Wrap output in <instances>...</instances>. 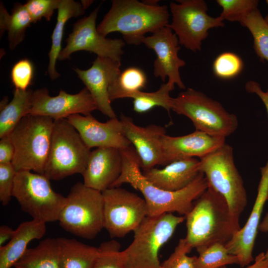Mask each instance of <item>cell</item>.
<instances>
[{
    "label": "cell",
    "instance_id": "6da1fadb",
    "mask_svg": "<svg viewBox=\"0 0 268 268\" xmlns=\"http://www.w3.org/2000/svg\"><path fill=\"white\" fill-rule=\"evenodd\" d=\"M123 157L122 173L111 188L124 183L139 191L145 201L147 216L177 212L186 216L193 209L194 202L207 189L208 184L204 174L200 172L187 187L177 191L157 188L147 180L141 171L139 158L134 147L121 150Z\"/></svg>",
    "mask_w": 268,
    "mask_h": 268
},
{
    "label": "cell",
    "instance_id": "7a4b0ae2",
    "mask_svg": "<svg viewBox=\"0 0 268 268\" xmlns=\"http://www.w3.org/2000/svg\"><path fill=\"white\" fill-rule=\"evenodd\" d=\"M187 243L193 249L215 243L225 246L241 227L225 199L208 186L185 216Z\"/></svg>",
    "mask_w": 268,
    "mask_h": 268
},
{
    "label": "cell",
    "instance_id": "3957f363",
    "mask_svg": "<svg viewBox=\"0 0 268 268\" xmlns=\"http://www.w3.org/2000/svg\"><path fill=\"white\" fill-rule=\"evenodd\" d=\"M165 5L151 4L137 0H113L108 12L97 27L104 36L121 33L128 44L139 45L145 34H152L169 24Z\"/></svg>",
    "mask_w": 268,
    "mask_h": 268
},
{
    "label": "cell",
    "instance_id": "277c9868",
    "mask_svg": "<svg viewBox=\"0 0 268 268\" xmlns=\"http://www.w3.org/2000/svg\"><path fill=\"white\" fill-rule=\"evenodd\" d=\"M185 220V216L172 213L146 216L134 231L132 242L121 252L125 268H164L159 260V251Z\"/></svg>",
    "mask_w": 268,
    "mask_h": 268
},
{
    "label": "cell",
    "instance_id": "5b68a950",
    "mask_svg": "<svg viewBox=\"0 0 268 268\" xmlns=\"http://www.w3.org/2000/svg\"><path fill=\"white\" fill-rule=\"evenodd\" d=\"M54 122L50 117L28 114L9 134L15 148L11 163L17 172L44 174Z\"/></svg>",
    "mask_w": 268,
    "mask_h": 268
},
{
    "label": "cell",
    "instance_id": "8992f818",
    "mask_svg": "<svg viewBox=\"0 0 268 268\" xmlns=\"http://www.w3.org/2000/svg\"><path fill=\"white\" fill-rule=\"evenodd\" d=\"M171 110L190 119L196 130L213 137L225 138L238 126L235 114L227 111L217 101L191 88L171 98Z\"/></svg>",
    "mask_w": 268,
    "mask_h": 268
},
{
    "label": "cell",
    "instance_id": "52a82bcc",
    "mask_svg": "<svg viewBox=\"0 0 268 268\" xmlns=\"http://www.w3.org/2000/svg\"><path fill=\"white\" fill-rule=\"evenodd\" d=\"M91 151L67 119L55 120L44 174L56 181L82 175Z\"/></svg>",
    "mask_w": 268,
    "mask_h": 268
},
{
    "label": "cell",
    "instance_id": "ba28073f",
    "mask_svg": "<svg viewBox=\"0 0 268 268\" xmlns=\"http://www.w3.org/2000/svg\"><path fill=\"white\" fill-rule=\"evenodd\" d=\"M66 198L58 220L61 227L84 239L95 238L104 228L102 192L77 182Z\"/></svg>",
    "mask_w": 268,
    "mask_h": 268
},
{
    "label": "cell",
    "instance_id": "9c48e42d",
    "mask_svg": "<svg viewBox=\"0 0 268 268\" xmlns=\"http://www.w3.org/2000/svg\"><path fill=\"white\" fill-rule=\"evenodd\" d=\"M50 180L44 174L19 171L12 192L22 210L45 223L59 220L67 200L53 190Z\"/></svg>",
    "mask_w": 268,
    "mask_h": 268
},
{
    "label": "cell",
    "instance_id": "30bf717a",
    "mask_svg": "<svg viewBox=\"0 0 268 268\" xmlns=\"http://www.w3.org/2000/svg\"><path fill=\"white\" fill-rule=\"evenodd\" d=\"M200 163L208 186L225 199L232 214L240 217L247 206V195L235 164L233 148L225 143L200 159Z\"/></svg>",
    "mask_w": 268,
    "mask_h": 268
},
{
    "label": "cell",
    "instance_id": "8fae6325",
    "mask_svg": "<svg viewBox=\"0 0 268 268\" xmlns=\"http://www.w3.org/2000/svg\"><path fill=\"white\" fill-rule=\"evenodd\" d=\"M177 1L170 3L172 18L167 26L174 32L181 46L194 52L201 51L202 42L206 38L208 30L223 27L224 20L219 16L209 15L203 0Z\"/></svg>",
    "mask_w": 268,
    "mask_h": 268
},
{
    "label": "cell",
    "instance_id": "7c38bea8",
    "mask_svg": "<svg viewBox=\"0 0 268 268\" xmlns=\"http://www.w3.org/2000/svg\"><path fill=\"white\" fill-rule=\"evenodd\" d=\"M104 200V228L111 238H123L138 227L147 216L143 198L119 187L102 192Z\"/></svg>",
    "mask_w": 268,
    "mask_h": 268
},
{
    "label": "cell",
    "instance_id": "4fadbf2b",
    "mask_svg": "<svg viewBox=\"0 0 268 268\" xmlns=\"http://www.w3.org/2000/svg\"><path fill=\"white\" fill-rule=\"evenodd\" d=\"M99 7L73 24L72 32L66 39L67 45L62 50L58 60L68 59L72 53L85 51L95 54L97 57L121 61L125 46L124 41L107 38L97 30L96 21Z\"/></svg>",
    "mask_w": 268,
    "mask_h": 268
},
{
    "label": "cell",
    "instance_id": "5bb4252c",
    "mask_svg": "<svg viewBox=\"0 0 268 268\" xmlns=\"http://www.w3.org/2000/svg\"><path fill=\"white\" fill-rule=\"evenodd\" d=\"M95 110V101L86 87L74 94L61 90L56 96H50L47 88H42L33 91L29 114L50 117L55 121L75 114L87 115Z\"/></svg>",
    "mask_w": 268,
    "mask_h": 268
},
{
    "label": "cell",
    "instance_id": "9a60e30c",
    "mask_svg": "<svg viewBox=\"0 0 268 268\" xmlns=\"http://www.w3.org/2000/svg\"><path fill=\"white\" fill-rule=\"evenodd\" d=\"M148 48L152 50L156 55L153 63V74L164 82L168 77V82L180 89L186 87L181 78L179 69L186 62L178 56L181 48L178 39L171 29L167 26L161 28L142 40Z\"/></svg>",
    "mask_w": 268,
    "mask_h": 268
},
{
    "label": "cell",
    "instance_id": "2e32d148",
    "mask_svg": "<svg viewBox=\"0 0 268 268\" xmlns=\"http://www.w3.org/2000/svg\"><path fill=\"white\" fill-rule=\"evenodd\" d=\"M121 61L97 57L88 69L73 68L92 96L97 110L110 119L116 116L111 105L108 89L121 73Z\"/></svg>",
    "mask_w": 268,
    "mask_h": 268
},
{
    "label": "cell",
    "instance_id": "e0dca14e",
    "mask_svg": "<svg viewBox=\"0 0 268 268\" xmlns=\"http://www.w3.org/2000/svg\"><path fill=\"white\" fill-rule=\"evenodd\" d=\"M67 119L90 149L112 147L123 150L132 146L124 134L120 120L117 117L104 123L99 122L91 114L72 115Z\"/></svg>",
    "mask_w": 268,
    "mask_h": 268
},
{
    "label": "cell",
    "instance_id": "ac0fdd59",
    "mask_svg": "<svg viewBox=\"0 0 268 268\" xmlns=\"http://www.w3.org/2000/svg\"><path fill=\"white\" fill-rule=\"evenodd\" d=\"M260 170L261 177L257 195L249 218L225 246L230 254L238 258L241 267L248 266L254 260L252 253L258 227L264 205L268 199V160Z\"/></svg>",
    "mask_w": 268,
    "mask_h": 268
},
{
    "label": "cell",
    "instance_id": "d6986e66",
    "mask_svg": "<svg viewBox=\"0 0 268 268\" xmlns=\"http://www.w3.org/2000/svg\"><path fill=\"white\" fill-rule=\"evenodd\" d=\"M124 134L134 148L140 160V168L145 171L163 164L161 137L166 134L160 126L140 127L124 115L121 116Z\"/></svg>",
    "mask_w": 268,
    "mask_h": 268
},
{
    "label": "cell",
    "instance_id": "ffe728a7",
    "mask_svg": "<svg viewBox=\"0 0 268 268\" xmlns=\"http://www.w3.org/2000/svg\"><path fill=\"white\" fill-rule=\"evenodd\" d=\"M161 140L163 165L185 158L201 159L226 143L225 138L213 137L197 130L182 136H172L165 134Z\"/></svg>",
    "mask_w": 268,
    "mask_h": 268
},
{
    "label": "cell",
    "instance_id": "44dd1931",
    "mask_svg": "<svg viewBox=\"0 0 268 268\" xmlns=\"http://www.w3.org/2000/svg\"><path fill=\"white\" fill-rule=\"evenodd\" d=\"M123 168L120 149L98 147L91 151L82 175L85 186L102 192L111 188L120 177Z\"/></svg>",
    "mask_w": 268,
    "mask_h": 268
},
{
    "label": "cell",
    "instance_id": "7402d4cb",
    "mask_svg": "<svg viewBox=\"0 0 268 268\" xmlns=\"http://www.w3.org/2000/svg\"><path fill=\"white\" fill-rule=\"evenodd\" d=\"M200 160L188 158L173 161L162 169L152 168L142 174L151 184L161 189L177 191L189 185L201 172Z\"/></svg>",
    "mask_w": 268,
    "mask_h": 268
},
{
    "label": "cell",
    "instance_id": "603a6c76",
    "mask_svg": "<svg viewBox=\"0 0 268 268\" xmlns=\"http://www.w3.org/2000/svg\"><path fill=\"white\" fill-rule=\"evenodd\" d=\"M46 232V223L34 219L21 223L9 241L0 246V268H10L27 249L29 243L43 237Z\"/></svg>",
    "mask_w": 268,
    "mask_h": 268
},
{
    "label": "cell",
    "instance_id": "cb8c5ba5",
    "mask_svg": "<svg viewBox=\"0 0 268 268\" xmlns=\"http://www.w3.org/2000/svg\"><path fill=\"white\" fill-rule=\"evenodd\" d=\"M86 7L82 2L73 0H61L58 9L57 22L52 35V45L48 53L49 65L47 72L52 80L58 78L60 74L56 70V62L62 51V42L65 26L71 18L84 13Z\"/></svg>",
    "mask_w": 268,
    "mask_h": 268
},
{
    "label": "cell",
    "instance_id": "d4e9b609",
    "mask_svg": "<svg viewBox=\"0 0 268 268\" xmlns=\"http://www.w3.org/2000/svg\"><path fill=\"white\" fill-rule=\"evenodd\" d=\"M60 250V268H93L98 248L76 239L57 238Z\"/></svg>",
    "mask_w": 268,
    "mask_h": 268
},
{
    "label": "cell",
    "instance_id": "484cf974",
    "mask_svg": "<svg viewBox=\"0 0 268 268\" xmlns=\"http://www.w3.org/2000/svg\"><path fill=\"white\" fill-rule=\"evenodd\" d=\"M13 267L15 268H60V250L57 238H47L35 247L27 248Z\"/></svg>",
    "mask_w": 268,
    "mask_h": 268
},
{
    "label": "cell",
    "instance_id": "4316f807",
    "mask_svg": "<svg viewBox=\"0 0 268 268\" xmlns=\"http://www.w3.org/2000/svg\"><path fill=\"white\" fill-rule=\"evenodd\" d=\"M33 91L15 89L10 102L0 107V138L9 134L22 118L29 114Z\"/></svg>",
    "mask_w": 268,
    "mask_h": 268
},
{
    "label": "cell",
    "instance_id": "83f0119b",
    "mask_svg": "<svg viewBox=\"0 0 268 268\" xmlns=\"http://www.w3.org/2000/svg\"><path fill=\"white\" fill-rule=\"evenodd\" d=\"M0 34L4 31L8 33L9 47L13 50L23 41L26 30L32 21L24 4L16 3L9 14L3 5L0 4Z\"/></svg>",
    "mask_w": 268,
    "mask_h": 268
},
{
    "label": "cell",
    "instance_id": "f1b7e54d",
    "mask_svg": "<svg viewBox=\"0 0 268 268\" xmlns=\"http://www.w3.org/2000/svg\"><path fill=\"white\" fill-rule=\"evenodd\" d=\"M147 76L141 68L129 67L121 72L109 86L108 93L112 102L118 99L131 98L146 87Z\"/></svg>",
    "mask_w": 268,
    "mask_h": 268
},
{
    "label": "cell",
    "instance_id": "f546056e",
    "mask_svg": "<svg viewBox=\"0 0 268 268\" xmlns=\"http://www.w3.org/2000/svg\"><path fill=\"white\" fill-rule=\"evenodd\" d=\"M248 29L254 40V48L257 56L268 62V24L257 8L249 14L240 23Z\"/></svg>",
    "mask_w": 268,
    "mask_h": 268
},
{
    "label": "cell",
    "instance_id": "4dcf8cb0",
    "mask_svg": "<svg viewBox=\"0 0 268 268\" xmlns=\"http://www.w3.org/2000/svg\"><path fill=\"white\" fill-rule=\"evenodd\" d=\"M175 88V85L167 82L160 85L156 91L137 92L133 97V109L138 113H146L155 107H161L168 113L171 110L170 93Z\"/></svg>",
    "mask_w": 268,
    "mask_h": 268
},
{
    "label": "cell",
    "instance_id": "1f68e13d",
    "mask_svg": "<svg viewBox=\"0 0 268 268\" xmlns=\"http://www.w3.org/2000/svg\"><path fill=\"white\" fill-rule=\"evenodd\" d=\"M196 250L199 255L195 261L196 268H221L227 265H239L238 258L230 254L225 246L220 243Z\"/></svg>",
    "mask_w": 268,
    "mask_h": 268
},
{
    "label": "cell",
    "instance_id": "d6a6232c",
    "mask_svg": "<svg viewBox=\"0 0 268 268\" xmlns=\"http://www.w3.org/2000/svg\"><path fill=\"white\" fill-rule=\"evenodd\" d=\"M222 9L219 16L223 20L240 23L245 17L258 8L257 0H217Z\"/></svg>",
    "mask_w": 268,
    "mask_h": 268
},
{
    "label": "cell",
    "instance_id": "836d02e7",
    "mask_svg": "<svg viewBox=\"0 0 268 268\" xmlns=\"http://www.w3.org/2000/svg\"><path fill=\"white\" fill-rule=\"evenodd\" d=\"M93 268H125L120 251L121 245L112 239L102 242Z\"/></svg>",
    "mask_w": 268,
    "mask_h": 268
},
{
    "label": "cell",
    "instance_id": "e575fe53",
    "mask_svg": "<svg viewBox=\"0 0 268 268\" xmlns=\"http://www.w3.org/2000/svg\"><path fill=\"white\" fill-rule=\"evenodd\" d=\"M243 63L235 53L224 52L215 59L213 64L214 74L222 79H230L238 75L242 70Z\"/></svg>",
    "mask_w": 268,
    "mask_h": 268
},
{
    "label": "cell",
    "instance_id": "d590c367",
    "mask_svg": "<svg viewBox=\"0 0 268 268\" xmlns=\"http://www.w3.org/2000/svg\"><path fill=\"white\" fill-rule=\"evenodd\" d=\"M192 249L185 238L180 239L174 252L161 264L162 266L164 268H196L197 257L187 255Z\"/></svg>",
    "mask_w": 268,
    "mask_h": 268
},
{
    "label": "cell",
    "instance_id": "8d00e7d4",
    "mask_svg": "<svg viewBox=\"0 0 268 268\" xmlns=\"http://www.w3.org/2000/svg\"><path fill=\"white\" fill-rule=\"evenodd\" d=\"M34 72L33 64L29 60L23 59L17 62L12 67L10 72L11 80L15 89H28L32 82Z\"/></svg>",
    "mask_w": 268,
    "mask_h": 268
},
{
    "label": "cell",
    "instance_id": "74e56055",
    "mask_svg": "<svg viewBox=\"0 0 268 268\" xmlns=\"http://www.w3.org/2000/svg\"><path fill=\"white\" fill-rule=\"evenodd\" d=\"M61 0H29L24 4L32 21L35 23L42 18L50 20L56 9H58Z\"/></svg>",
    "mask_w": 268,
    "mask_h": 268
},
{
    "label": "cell",
    "instance_id": "f35d334b",
    "mask_svg": "<svg viewBox=\"0 0 268 268\" xmlns=\"http://www.w3.org/2000/svg\"><path fill=\"white\" fill-rule=\"evenodd\" d=\"M16 173L11 163L0 164V201L4 206L8 204L13 197Z\"/></svg>",
    "mask_w": 268,
    "mask_h": 268
},
{
    "label": "cell",
    "instance_id": "ab89813d",
    "mask_svg": "<svg viewBox=\"0 0 268 268\" xmlns=\"http://www.w3.org/2000/svg\"><path fill=\"white\" fill-rule=\"evenodd\" d=\"M14 153V146L10 134L0 138V164L11 163Z\"/></svg>",
    "mask_w": 268,
    "mask_h": 268
},
{
    "label": "cell",
    "instance_id": "60d3db41",
    "mask_svg": "<svg viewBox=\"0 0 268 268\" xmlns=\"http://www.w3.org/2000/svg\"><path fill=\"white\" fill-rule=\"evenodd\" d=\"M245 87L248 93L255 94L259 97L265 105L268 115V85L267 91H264L259 83L254 80H250L246 83Z\"/></svg>",
    "mask_w": 268,
    "mask_h": 268
},
{
    "label": "cell",
    "instance_id": "b9f144b4",
    "mask_svg": "<svg viewBox=\"0 0 268 268\" xmlns=\"http://www.w3.org/2000/svg\"><path fill=\"white\" fill-rule=\"evenodd\" d=\"M15 230L7 225H2L0 227V246L8 240H10L13 237Z\"/></svg>",
    "mask_w": 268,
    "mask_h": 268
},
{
    "label": "cell",
    "instance_id": "7bdbcfd3",
    "mask_svg": "<svg viewBox=\"0 0 268 268\" xmlns=\"http://www.w3.org/2000/svg\"><path fill=\"white\" fill-rule=\"evenodd\" d=\"M221 268H227V267L223 266ZM246 268H268V262L265 259L264 253H262L257 256L254 264Z\"/></svg>",
    "mask_w": 268,
    "mask_h": 268
},
{
    "label": "cell",
    "instance_id": "ee69618b",
    "mask_svg": "<svg viewBox=\"0 0 268 268\" xmlns=\"http://www.w3.org/2000/svg\"><path fill=\"white\" fill-rule=\"evenodd\" d=\"M258 230L263 232H268V212L266 213L262 221L260 223ZM264 258L268 262V250L264 253Z\"/></svg>",
    "mask_w": 268,
    "mask_h": 268
},
{
    "label": "cell",
    "instance_id": "f6af8a7d",
    "mask_svg": "<svg viewBox=\"0 0 268 268\" xmlns=\"http://www.w3.org/2000/svg\"><path fill=\"white\" fill-rule=\"evenodd\" d=\"M266 2L268 6V0H266ZM264 19L265 21L267 22V23L268 24V14L264 18Z\"/></svg>",
    "mask_w": 268,
    "mask_h": 268
}]
</instances>
